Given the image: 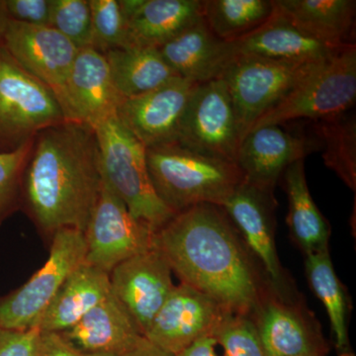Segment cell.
Segmentation results:
<instances>
[{
	"label": "cell",
	"instance_id": "obj_1",
	"mask_svg": "<svg viewBox=\"0 0 356 356\" xmlns=\"http://www.w3.org/2000/svg\"><path fill=\"white\" fill-rule=\"evenodd\" d=\"M154 248L180 283L232 313L250 317L266 290L233 222L219 206L201 204L177 213L154 232Z\"/></svg>",
	"mask_w": 356,
	"mask_h": 356
},
{
	"label": "cell",
	"instance_id": "obj_2",
	"mask_svg": "<svg viewBox=\"0 0 356 356\" xmlns=\"http://www.w3.org/2000/svg\"><path fill=\"white\" fill-rule=\"evenodd\" d=\"M95 129L67 121L34 140L22 178V206L40 233L86 231L102 188Z\"/></svg>",
	"mask_w": 356,
	"mask_h": 356
},
{
	"label": "cell",
	"instance_id": "obj_3",
	"mask_svg": "<svg viewBox=\"0 0 356 356\" xmlns=\"http://www.w3.org/2000/svg\"><path fill=\"white\" fill-rule=\"evenodd\" d=\"M156 195L175 214L201 204L222 207L245 181L238 165L180 143L146 149Z\"/></svg>",
	"mask_w": 356,
	"mask_h": 356
},
{
	"label": "cell",
	"instance_id": "obj_4",
	"mask_svg": "<svg viewBox=\"0 0 356 356\" xmlns=\"http://www.w3.org/2000/svg\"><path fill=\"white\" fill-rule=\"evenodd\" d=\"M95 131L103 181L123 201L134 217L158 231L175 214L154 191L147 168L146 147L122 125L117 116L98 124Z\"/></svg>",
	"mask_w": 356,
	"mask_h": 356
},
{
	"label": "cell",
	"instance_id": "obj_5",
	"mask_svg": "<svg viewBox=\"0 0 356 356\" xmlns=\"http://www.w3.org/2000/svg\"><path fill=\"white\" fill-rule=\"evenodd\" d=\"M355 100L356 46L351 43L320 63L280 103L262 115L250 131L299 119L315 123L332 120L348 114Z\"/></svg>",
	"mask_w": 356,
	"mask_h": 356
},
{
	"label": "cell",
	"instance_id": "obj_6",
	"mask_svg": "<svg viewBox=\"0 0 356 356\" xmlns=\"http://www.w3.org/2000/svg\"><path fill=\"white\" fill-rule=\"evenodd\" d=\"M56 95L0 48V154L10 153L39 133L67 122Z\"/></svg>",
	"mask_w": 356,
	"mask_h": 356
},
{
	"label": "cell",
	"instance_id": "obj_7",
	"mask_svg": "<svg viewBox=\"0 0 356 356\" xmlns=\"http://www.w3.org/2000/svg\"><path fill=\"white\" fill-rule=\"evenodd\" d=\"M83 232L63 229L51 238L43 266L18 289L0 297V331H28L39 327L63 283L86 259Z\"/></svg>",
	"mask_w": 356,
	"mask_h": 356
},
{
	"label": "cell",
	"instance_id": "obj_8",
	"mask_svg": "<svg viewBox=\"0 0 356 356\" xmlns=\"http://www.w3.org/2000/svg\"><path fill=\"white\" fill-rule=\"evenodd\" d=\"M322 62L324 60L290 62L257 57L236 58L229 62L219 77L229 89L243 140L262 115L273 108Z\"/></svg>",
	"mask_w": 356,
	"mask_h": 356
},
{
	"label": "cell",
	"instance_id": "obj_9",
	"mask_svg": "<svg viewBox=\"0 0 356 356\" xmlns=\"http://www.w3.org/2000/svg\"><path fill=\"white\" fill-rule=\"evenodd\" d=\"M243 137L227 84L220 77L198 83L180 126L178 143L236 165Z\"/></svg>",
	"mask_w": 356,
	"mask_h": 356
},
{
	"label": "cell",
	"instance_id": "obj_10",
	"mask_svg": "<svg viewBox=\"0 0 356 356\" xmlns=\"http://www.w3.org/2000/svg\"><path fill=\"white\" fill-rule=\"evenodd\" d=\"M83 235L84 262L108 274L122 262L154 248V229L134 217L104 181Z\"/></svg>",
	"mask_w": 356,
	"mask_h": 356
},
{
	"label": "cell",
	"instance_id": "obj_11",
	"mask_svg": "<svg viewBox=\"0 0 356 356\" xmlns=\"http://www.w3.org/2000/svg\"><path fill=\"white\" fill-rule=\"evenodd\" d=\"M3 48L56 95L64 110L65 88L79 49L51 27L9 21Z\"/></svg>",
	"mask_w": 356,
	"mask_h": 356
},
{
	"label": "cell",
	"instance_id": "obj_12",
	"mask_svg": "<svg viewBox=\"0 0 356 356\" xmlns=\"http://www.w3.org/2000/svg\"><path fill=\"white\" fill-rule=\"evenodd\" d=\"M227 312L188 285H175L145 334L159 350L175 356L204 337L212 336Z\"/></svg>",
	"mask_w": 356,
	"mask_h": 356
},
{
	"label": "cell",
	"instance_id": "obj_13",
	"mask_svg": "<svg viewBox=\"0 0 356 356\" xmlns=\"http://www.w3.org/2000/svg\"><path fill=\"white\" fill-rule=\"evenodd\" d=\"M197 84L175 77L146 95L124 99L117 118L146 149L177 142L185 110Z\"/></svg>",
	"mask_w": 356,
	"mask_h": 356
},
{
	"label": "cell",
	"instance_id": "obj_14",
	"mask_svg": "<svg viewBox=\"0 0 356 356\" xmlns=\"http://www.w3.org/2000/svg\"><path fill=\"white\" fill-rule=\"evenodd\" d=\"M266 288L250 314L266 356L325 355L330 348L320 325L304 309L288 303Z\"/></svg>",
	"mask_w": 356,
	"mask_h": 356
},
{
	"label": "cell",
	"instance_id": "obj_15",
	"mask_svg": "<svg viewBox=\"0 0 356 356\" xmlns=\"http://www.w3.org/2000/svg\"><path fill=\"white\" fill-rule=\"evenodd\" d=\"M172 274L156 248L122 262L109 274L111 292L127 309L144 337L175 286Z\"/></svg>",
	"mask_w": 356,
	"mask_h": 356
},
{
	"label": "cell",
	"instance_id": "obj_16",
	"mask_svg": "<svg viewBox=\"0 0 356 356\" xmlns=\"http://www.w3.org/2000/svg\"><path fill=\"white\" fill-rule=\"evenodd\" d=\"M320 147L313 140L285 130L281 125L254 129L243 138L236 165L245 184L273 194L281 175L293 163L305 159L307 154Z\"/></svg>",
	"mask_w": 356,
	"mask_h": 356
},
{
	"label": "cell",
	"instance_id": "obj_17",
	"mask_svg": "<svg viewBox=\"0 0 356 356\" xmlns=\"http://www.w3.org/2000/svg\"><path fill=\"white\" fill-rule=\"evenodd\" d=\"M123 100L104 54L93 47L79 49L65 88L67 120L95 129L102 122L117 116Z\"/></svg>",
	"mask_w": 356,
	"mask_h": 356
},
{
	"label": "cell",
	"instance_id": "obj_18",
	"mask_svg": "<svg viewBox=\"0 0 356 356\" xmlns=\"http://www.w3.org/2000/svg\"><path fill=\"white\" fill-rule=\"evenodd\" d=\"M341 48H332L312 38L274 7L273 15L254 31L234 41H222V70L232 60L242 57L320 62L332 57Z\"/></svg>",
	"mask_w": 356,
	"mask_h": 356
},
{
	"label": "cell",
	"instance_id": "obj_19",
	"mask_svg": "<svg viewBox=\"0 0 356 356\" xmlns=\"http://www.w3.org/2000/svg\"><path fill=\"white\" fill-rule=\"evenodd\" d=\"M274 206L273 194L243 181L222 208L261 261L274 291L281 293L284 278L274 240Z\"/></svg>",
	"mask_w": 356,
	"mask_h": 356
},
{
	"label": "cell",
	"instance_id": "obj_20",
	"mask_svg": "<svg viewBox=\"0 0 356 356\" xmlns=\"http://www.w3.org/2000/svg\"><path fill=\"white\" fill-rule=\"evenodd\" d=\"M119 2L125 17L128 47L159 49L202 17L201 0Z\"/></svg>",
	"mask_w": 356,
	"mask_h": 356
},
{
	"label": "cell",
	"instance_id": "obj_21",
	"mask_svg": "<svg viewBox=\"0 0 356 356\" xmlns=\"http://www.w3.org/2000/svg\"><path fill=\"white\" fill-rule=\"evenodd\" d=\"M58 334L83 353L115 356L130 350L144 337L112 292L76 325Z\"/></svg>",
	"mask_w": 356,
	"mask_h": 356
},
{
	"label": "cell",
	"instance_id": "obj_22",
	"mask_svg": "<svg viewBox=\"0 0 356 356\" xmlns=\"http://www.w3.org/2000/svg\"><path fill=\"white\" fill-rule=\"evenodd\" d=\"M274 7L295 27L332 48L351 44L355 0H273Z\"/></svg>",
	"mask_w": 356,
	"mask_h": 356
},
{
	"label": "cell",
	"instance_id": "obj_23",
	"mask_svg": "<svg viewBox=\"0 0 356 356\" xmlns=\"http://www.w3.org/2000/svg\"><path fill=\"white\" fill-rule=\"evenodd\" d=\"M110 293L109 274L83 262L63 283L40 322V332L67 331Z\"/></svg>",
	"mask_w": 356,
	"mask_h": 356
},
{
	"label": "cell",
	"instance_id": "obj_24",
	"mask_svg": "<svg viewBox=\"0 0 356 356\" xmlns=\"http://www.w3.org/2000/svg\"><path fill=\"white\" fill-rule=\"evenodd\" d=\"M222 44L201 17L159 51L177 76L201 83L221 74Z\"/></svg>",
	"mask_w": 356,
	"mask_h": 356
},
{
	"label": "cell",
	"instance_id": "obj_25",
	"mask_svg": "<svg viewBox=\"0 0 356 356\" xmlns=\"http://www.w3.org/2000/svg\"><path fill=\"white\" fill-rule=\"evenodd\" d=\"M290 235L305 255L329 252L331 227L312 198L305 173V159L290 165L284 173Z\"/></svg>",
	"mask_w": 356,
	"mask_h": 356
},
{
	"label": "cell",
	"instance_id": "obj_26",
	"mask_svg": "<svg viewBox=\"0 0 356 356\" xmlns=\"http://www.w3.org/2000/svg\"><path fill=\"white\" fill-rule=\"evenodd\" d=\"M104 56L124 99L146 95L177 76L156 48L128 47L107 51Z\"/></svg>",
	"mask_w": 356,
	"mask_h": 356
},
{
	"label": "cell",
	"instance_id": "obj_27",
	"mask_svg": "<svg viewBox=\"0 0 356 356\" xmlns=\"http://www.w3.org/2000/svg\"><path fill=\"white\" fill-rule=\"evenodd\" d=\"M305 270L312 290L329 316L337 355L355 356L348 337L350 302L334 271L330 252L306 255Z\"/></svg>",
	"mask_w": 356,
	"mask_h": 356
},
{
	"label": "cell",
	"instance_id": "obj_28",
	"mask_svg": "<svg viewBox=\"0 0 356 356\" xmlns=\"http://www.w3.org/2000/svg\"><path fill=\"white\" fill-rule=\"evenodd\" d=\"M274 13L273 0H202V18L221 41L242 38Z\"/></svg>",
	"mask_w": 356,
	"mask_h": 356
},
{
	"label": "cell",
	"instance_id": "obj_29",
	"mask_svg": "<svg viewBox=\"0 0 356 356\" xmlns=\"http://www.w3.org/2000/svg\"><path fill=\"white\" fill-rule=\"evenodd\" d=\"M314 131L323 149L325 165L355 191V115L344 114L332 120L318 122L314 125Z\"/></svg>",
	"mask_w": 356,
	"mask_h": 356
},
{
	"label": "cell",
	"instance_id": "obj_30",
	"mask_svg": "<svg viewBox=\"0 0 356 356\" xmlns=\"http://www.w3.org/2000/svg\"><path fill=\"white\" fill-rule=\"evenodd\" d=\"M34 140L16 151L0 154V228L22 206V178Z\"/></svg>",
	"mask_w": 356,
	"mask_h": 356
},
{
	"label": "cell",
	"instance_id": "obj_31",
	"mask_svg": "<svg viewBox=\"0 0 356 356\" xmlns=\"http://www.w3.org/2000/svg\"><path fill=\"white\" fill-rule=\"evenodd\" d=\"M92 21V47L105 54L128 47L125 17L119 0H89Z\"/></svg>",
	"mask_w": 356,
	"mask_h": 356
},
{
	"label": "cell",
	"instance_id": "obj_32",
	"mask_svg": "<svg viewBox=\"0 0 356 356\" xmlns=\"http://www.w3.org/2000/svg\"><path fill=\"white\" fill-rule=\"evenodd\" d=\"M50 27L77 49L92 47V21L89 0H53Z\"/></svg>",
	"mask_w": 356,
	"mask_h": 356
},
{
	"label": "cell",
	"instance_id": "obj_33",
	"mask_svg": "<svg viewBox=\"0 0 356 356\" xmlns=\"http://www.w3.org/2000/svg\"><path fill=\"white\" fill-rule=\"evenodd\" d=\"M212 337L224 356H266L252 318L227 312Z\"/></svg>",
	"mask_w": 356,
	"mask_h": 356
},
{
	"label": "cell",
	"instance_id": "obj_34",
	"mask_svg": "<svg viewBox=\"0 0 356 356\" xmlns=\"http://www.w3.org/2000/svg\"><path fill=\"white\" fill-rule=\"evenodd\" d=\"M53 0H6L10 20L23 24L50 27Z\"/></svg>",
	"mask_w": 356,
	"mask_h": 356
},
{
	"label": "cell",
	"instance_id": "obj_35",
	"mask_svg": "<svg viewBox=\"0 0 356 356\" xmlns=\"http://www.w3.org/2000/svg\"><path fill=\"white\" fill-rule=\"evenodd\" d=\"M41 332L0 331V356H36Z\"/></svg>",
	"mask_w": 356,
	"mask_h": 356
},
{
	"label": "cell",
	"instance_id": "obj_36",
	"mask_svg": "<svg viewBox=\"0 0 356 356\" xmlns=\"http://www.w3.org/2000/svg\"><path fill=\"white\" fill-rule=\"evenodd\" d=\"M36 356H115L83 353L70 346L58 332H41Z\"/></svg>",
	"mask_w": 356,
	"mask_h": 356
},
{
	"label": "cell",
	"instance_id": "obj_37",
	"mask_svg": "<svg viewBox=\"0 0 356 356\" xmlns=\"http://www.w3.org/2000/svg\"><path fill=\"white\" fill-rule=\"evenodd\" d=\"M217 341L212 336L204 337L175 356H219L216 353Z\"/></svg>",
	"mask_w": 356,
	"mask_h": 356
},
{
	"label": "cell",
	"instance_id": "obj_38",
	"mask_svg": "<svg viewBox=\"0 0 356 356\" xmlns=\"http://www.w3.org/2000/svg\"><path fill=\"white\" fill-rule=\"evenodd\" d=\"M118 356H170L165 351L159 350L151 341H147L146 337H143L142 339L133 346L130 350L125 351L122 355Z\"/></svg>",
	"mask_w": 356,
	"mask_h": 356
},
{
	"label": "cell",
	"instance_id": "obj_39",
	"mask_svg": "<svg viewBox=\"0 0 356 356\" xmlns=\"http://www.w3.org/2000/svg\"><path fill=\"white\" fill-rule=\"evenodd\" d=\"M9 21L10 18L7 13L6 0H0V48L3 47L4 36H6Z\"/></svg>",
	"mask_w": 356,
	"mask_h": 356
},
{
	"label": "cell",
	"instance_id": "obj_40",
	"mask_svg": "<svg viewBox=\"0 0 356 356\" xmlns=\"http://www.w3.org/2000/svg\"><path fill=\"white\" fill-rule=\"evenodd\" d=\"M299 356H327L325 355H299Z\"/></svg>",
	"mask_w": 356,
	"mask_h": 356
}]
</instances>
